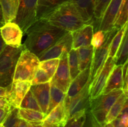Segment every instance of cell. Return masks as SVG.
I'll return each mask as SVG.
<instances>
[{
  "label": "cell",
  "instance_id": "cell-1",
  "mask_svg": "<svg viewBox=\"0 0 128 127\" xmlns=\"http://www.w3.org/2000/svg\"><path fill=\"white\" fill-rule=\"evenodd\" d=\"M68 32L52 26L44 19L36 20L25 33L26 38L22 45L25 49L38 57Z\"/></svg>",
  "mask_w": 128,
  "mask_h": 127
},
{
  "label": "cell",
  "instance_id": "cell-2",
  "mask_svg": "<svg viewBox=\"0 0 128 127\" xmlns=\"http://www.w3.org/2000/svg\"><path fill=\"white\" fill-rule=\"evenodd\" d=\"M43 19L52 26L70 32L86 24L79 11L70 1L61 4Z\"/></svg>",
  "mask_w": 128,
  "mask_h": 127
},
{
  "label": "cell",
  "instance_id": "cell-3",
  "mask_svg": "<svg viewBox=\"0 0 128 127\" xmlns=\"http://www.w3.org/2000/svg\"><path fill=\"white\" fill-rule=\"evenodd\" d=\"M23 45L18 48L7 46L0 54V87H9L13 82L15 67L22 50Z\"/></svg>",
  "mask_w": 128,
  "mask_h": 127
},
{
  "label": "cell",
  "instance_id": "cell-4",
  "mask_svg": "<svg viewBox=\"0 0 128 127\" xmlns=\"http://www.w3.org/2000/svg\"><path fill=\"white\" fill-rule=\"evenodd\" d=\"M40 62L38 56L28 50L24 49L16 63L13 82H31L38 69Z\"/></svg>",
  "mask_w": 128,
  "mask_h": 127
},
{
  "label": "cell",
  "instance_id": "cell-5",
  "mask_svg": "<svg viewBox=\"0 0 128 127\" xmlns=\"http://www.w3.org/2000/svg\"><path fill=\"white\" fill-rule=\"evenodd\" d=\"M122 93V89L114 90L107 94H101L90 100V112L98 123L102 125L104 124L110 108Z\"/></svg>",
  "mask_w": 128,
  "mask_h": 127
},
{
  "label": "cell",
  "instance_id": "cell-6",
  "mask_svg": "<svg viewBox=\"0 0 128 127\" xmlns=\"http://www.w3.org/2000/svg\"><path fill=\"white\" fill-rule=\"evenodd\" d=\"M38 0H20L15 22L25 34L29 27L36 21V7Z\"/></svg>",
  "mask_w": 128,
  "mask_h": 127
},
{
  "label": "cell",
  "instance_id": "cell-7",
  "mask_svg": "<svg viewBox=\"0 0 128 127\" xmlns=\"http://www.w3.org/2000/svg\"><path fill=\"white\" fill-rule=\"evenodd\" d=\"M118 31V30L113 28L111 31L108 32L106 39L103 44L100 48L94 49L92 60L90 65V84L102 68L106 59L108 57L111 41Z\"/></svg>",
  "mask_w": 128,
  "mask_h": 127
},
{
  "label": "cell",
  "instance_id": "cell-8",
  "mask_svg": "<svg viewBox=\"0 0 128 127\" xmlns=\"http://www.w3.org/2000/svg\"><path fill=\"white\" fill-rule=\"evenodd\" d=\"M90 82L89 80L84 87L77 94L70 99L65 97L64 101L67 110L68 118L76 113L90 108Z\"/></svg>",
  "mask_w": 128,
  "mask_h": 127
},
{
  "label": "cell",
  "instance_id": "cell-9",
  "mask_svg": "<svg viewBox=\"0 0 128 127\" xmlns=\"http://www.w3.org/2000/svg\"><path fill=\"white\" fill-rule=\"evenodd\" d=\"M115 64L114 59L108 57L102 68L96 76L90 85V100L96 98L102 93L108 79L112 72Z\"/></svg>",
  "mask_w": 128,
  "mask_h": 127
},
{
  "label": "cell",
  "instance_id": "cell-10",
  "mask_svg": "<svg viewBox=\"0 0 128 127\" xmlns=\"http://www.w3.org/2000/svg\"><path fill=\"white\" fill-rule=\"evenodd\" d=\"M68 53V52H64L60 57V62L58 68L50 81L58 88L66 93L68 90L71 82Z\"/></svg>",
  "mask_w": 128,
  "mask_h": 127
},
{
  "label": "cell",
  "instance_id": "cell-11",
  "mask_svg": "<svg viewBox=\"0 0 128 127\" xmlns=\"http://www.w3.org/2000/svg\"><path fill=\"white\" fill-rule=\"evenodd\" d=\"M72 39L71 32H68L61 37L53 46L38 56L40 62L52 59L60 58L64 52H69L72 47Z\"/></svg>",
  "mask_w": 128,
  "mask_h": 127
},
{
  "label": "cell",
  "instance_id": "cell-12",
  "mask_svg": "<svg viewBox=\"0 0 128 127\" xmlns=\"http://www.w3.org/2000/svg\"><path fill=\"white\" fill-rule=\"evenodd\" d=\"M0 34L5 44L7 46L18 48L22 45L23 33L15 22L11 21L5 23L0 28Z\"/></svg>",
  "mask_w": 128,
  "mask_h": 127
},
{
  "label": "cell",
  "instance_id": "cell-13",
  "mask_svg": "<svg viewBox=\"0 0 128 127\" xmlns=\"http://www.w3.org/2000/svg\"><path fill=\"white\" fill-rule=\"evenodd\" d=\"M31 86V82L28 81H14L8 87L6 96L10 105L13 108H20L22 99L30 90Z\"/></svg>",
  "mask_w": 128,
  "mask_h": 127
},
{
  "label": "cell",
  "instance_id": "cell-14",
  "mask_svg": "<svg viewBox=\"0 0 128 127\" xmlns=\"http://www.w3.org/2000/svg\"><path fill=\"white\" fill-rule=\"evenodd\" d=\"M123 0H111L106 7L101 20L99 21L98 30L108 33L113 29L118 13Z\"/></svg>",
  "mask_w": 128,
  "mask_h": 127
},
{
  "label": "cell",
  "instance_id": "cell-15",
  "mask_svg": "<svg viewBox=\"0 0 128 127\" xmlns=\"http://www.w3.org/2000/svg\"><path fill=\"white\" fill-rule=\"evenodd\" d=\"M94 29L92 24H86L71 32L72 39V47L78 49L82 47H86L91 45V40L93 36Z\"/></svg>",
  "mask_w": 128,
  "mask_h": 127
},
{
  "label": "cell",
  "instance_id": "cell-16",
  "mask_svg": "<svg viewBox=\"0 0 128 127\" xmlns=\"http://www.w3.org/2000/svg\"><path fill=\"white\" fill-rule=\"evenodd\" d=\"M30 90L34 96L42 113L46 115L50 103V82L42 84L31 85Z\"/></svg>",
  "mask_w": 128,
  "mask_h": 127
},
{
  "label": "cell",
  "instance_id": "cell-17",
  "mask_svg": "<svg viewBox=\"0 0 128 127\" xmlns=\"http://www.w3.org/2000/svg\"><path fill=\"white\" fill-rule=\"evenodd\" d=\"M97 0H70L81 14L86 24L93 23V14Z\"/></svg>",
  "mask_w": 128,
  "mask_h": 127
},
{
  "label": "cell",
  "instance_id": "cell-18",
  "mask_svg": "<svg viewBox=\"0 0 128 127\" xmlns=\"http://www.w3.org/2000/svg\"><path fill=\"white\" fill-rule=\"evenodd\" d=\"M90 66L84 70L81 71L70 83V87L66 93V98L70 99L77 94L90 80Z\"/></svg>",
  "mask_w": 128,
  "mask_h": 127
},
{
  "label": "cell",
  "instance_id": "cell-19",
  "mask_svg": "<svg viewBox=\"0 0 128 127\" xmlns=\"http://www.w3.org/2000/svg\"><path fill=\"white\" fill-rule=\"evenodd\" d=\"M68 1L70 0H38L36 20L44 18L59 6Z\"/></svg>",
  "mask_w": 128,
  "mask_h": 127
},
{
  "label": "cell",
  "instance_id": "cell-20",
  "mask_svg": "<svg viewBox=\"0 0 128 127\" xmlns=\"http://www.w3.org/2000/svg\"><path fill=\"white\" fill-rule=\"evenodd\" d=\"M68 119V115L63 100L46 115L43 122L60 124L63 127Z\"/></svg>",
  "mask_w": 128,
  "mask_h": 127
},
{
  "label": "cell",
  "instance_id": "cell-21",
  "mask_svg": "<svg viewBox=\"0 0 128 127\" xmlns=\"http://www.w3.org/2000/svg\"><path fill=\"white\" fill-rule=\"evenodd\" d=\"M122 66L115 65L106 82L102 94H107L116 89H122Z\"/></svg>",
  "mask_w": 128,
  "mask_h": 127
},
{
  "label": "cell",
  "instance_id": "cell-22",
  "mask_svg": "<svg viewBox=\"0 0 128 127\" xmlns=\"http://www.w3.org/2000/svg\"><path fill=\"white\" fill-rule=\"evenodd\" d=\"M19 4L20 0H0V6L5 23L11 22L14 19Z\"/></svg>",
  "mask_w": 128,
  "mask_h": 127
},
{
  "label": "cell",
  "instance_id": "cell-23",
  "mask_svg": "<svg viewBox=\"0 0 128 127\" xmlns=\"http://www.w3.org/2000/svg\"><path fill=\"white\" fill-rule=\"evenodd\" d=\"M80 72L90 67L92 60L94 48L91 45L86 47H82L76 49Z\"/></svg>",
  "mask_w": 128,
  "mask_h": 127
},
{
  "label": "cell",
  "instance_id": "cell-24",
  "mask_svg": "<svg viewBox=\"0 0 128 127\" xmlns=\"http://www.w3.org/2000/svg\"><path fill=\"white\" fill-rule=\"evenodd\" d=\"M128 102V94H126L123 92L120 97H118L116 102H114L111 108H110L107 116H106V120H105V123H111L114 120L118 118L119 115L120 114L122 111L123 107L124 106L125 103Z\"/></svg>",
  "mask_w": 128,
  "mask_h": 127
},
{
  "label": "cell",
  "instance_id": "cell-25",
  "mask_svg": "<svg viewBox=\"0 0 128 127\" xmlns=\"http://www.w3.org/2000/svg\"><path fill=\"white\" fill-rule=\"evenodd\" d=\"M19 117L28 123H40L43 122L45 115L42 112L32 110L19 108L18 111Z\"/></svg>",
  "mask_w": 128,
  "mask_h": 127
},
{
  "label": "cell",
  "instance_id": "cell-26",
  "mask_svg": "<svg viewBox=\"0 0 128 127\" xmlns=\"http://www.w3.org/2000/svg\"><path fill=\"white\" fill-rule=\"evenodd\" d=\"M66 93L50 82V96L48 113L64 100Z\"/></svg>",
  "mask_w": 128,
  "mask_h": 127
},
{
  "label": "cell",
  "instance_id": "cell-27",
  "mask_svg": "<svg viewBox=\"0 0 128 127\" xmlns=\"http://www.w3.org/2000/svg\"><path fill=\"white\" fill-rule=\"evenodd\" d=\"M128 22L125 24L121 28H120L115 34L114 36L111 41V45H110V52H109L108 57H113L114 59L116 57V53L118 51L120 46L121 45L122 40L123 39L124 35L125 32L128 31Z\"/></svg>",
  "mask_w": 128,
  "mask_h": 127
},
{
  "label": "cell",
  "instance_id": "cell-28",
  "mask_svg": "<svg viewBox=\"0 0 128 127\" xmlns=\"http://www.w3.org/2000/svg\"><path fill=\"white\" fill-rule=\"evenodd\" d=\"M128 31L125 32L123 39L122 40L121 45L120 46L118 51L116 53V57L114 58L115 64L116 65H122L128 61Z\"/></svg>",
  "mask_w": 128,
  "mask_h": 127
},
{
  "label": "cell",
  "instance_id": "cell-29",
  "mask_svg": "<svg viewBox=\"0 0 128 127\" xmlns=\"http://www.w3.org/2000/svg\"><path fill=\"white\" fill-rule=\"evenodd\" d=\"M128 0H123L118 13L116 21L114 24L113 28L119 30L125 24L128 22Z\"/></svg>",
  "mask_w": 128,
  "mask_h": 127
},
{
  "label": "cell",
  "instance_id": "cell-30",
  "mask_svg": "<svg viewBox=\"0 0 128 127\" xmlns=\"http://www.w3.org/2000/svg\"><path fill=\"white\" fill-rule=\"evenodd\" d=\"M68 65L70 76L72 80L81 72L79 68V62L76 49H71L70 52L68 53Z\"/></svg>",
  "mask_w": 128,
  "mask_h": 127
},
{
  "label": "cell",
  "instance_id": "cell-31",
  "mask_svg": "<svg viewBox=\"0 0 128 127\" xmlns=\"http://www.w3.org/2000/svg\"><path fill=\"white\" fill-rule=\"evenodd\" d=\"M89 109L81 111L74 114L72 117L68 118L62 127H82L86 120V112Z\"/></svg>",
  "mask_w": 128,
  "mask_h": 127
},
{
  "label": "cell",
  "instance_id": "cell-32",
  "mask_svg": "<svg viewBox=\"0 0 128 127\" xmlns=\"http://www.w3.org/2000/svg\"><path fill=\"white\" fill-rule=\"evenodd\" d=\"M20 108H24V109L32 110L38 111V112H41V110L34 96L33 95L31 91L30 90L27 92L26 95L24 96L22 99L21 104H20Z\"/></svg>",
  "mask_w": 128,
  "mask_h": 127
},
{
  "label": "cell",
  "instance_id": "cell-33",
  "mask_svg": "<svg viewBox=\"0 0 128 127\" xmlns=\"http://www.w3.org/2000/svg\"><path fill=\"white\" fill-rule=\"evenodd\" d=\"M59 62H60V58L52 59L41 61L40 62L39 68L43 70L51 79L56 72Z\"/></svg>",
  "mask_w": 128,
  "mask_h": 127
},
{
  "label": "cell",
  "instance_id": "cell-34",
  "mask_svg": "<svg viewBox=\"0 0 128 127\" xmlns=\"http://www.w3.org/2000/svg\"><path fill=\"white\" fill-rule=\"evenodd\" d=\"M18 108H12L9 112L2 122L4 127H16L19 123L20 118L18 115Z\"/></svg>",
  "mask_w": 128,
  "mask_h": 127
},
{
  "label": "cell",
  "instance_id": "cell-35",
  "mask_svg": "<svg viewBox=\"0 0 128 127\" xmlns=\"http://www.w3.org/2000/svg\"><path fill=\"white\" fill-rule=\"evenodd\" d=\"M111 0H97L95 4L93 14V22H99L101 20L106 7Z\"/></svg>",
  "mask_w": 128,
  "mask_h": 127
},
{
  "label": "cell",
  "instance_id": "cell-36",
  "mask_svg": "<svg viewBox=\"0 0 128 127\" xmlns=\"http://www.w3.org/2000/svg\"><path fill=\"white\" fill-rule=\"evenodd\" d=\"M108 33H105L103 31L100 30H96L94 32L91 40V46L94 49H97L100 48L105 42Z\"/></svg>",
  "mask_w": 128,
  "mask_h": 127
},
{
  "label": "cell",
  "instance_id": "cell-37",
  "mask_svg": "<svg viewBox=\"0 0 128 127\" xmlns=\"http://www.w3.org/2000/svg\"><path fill=\"white\" fill-rule=\"evenodd\" d=\"M51 78L49 77L48 75L41 68H38L36 71V74L34 77L33 79L31 82V85H38L42 84V83H47L51 81Z\"/></svg>",
  "mask_w": 128,
  "mask_h": 127
},
{
  "label": "cell",
  "instance_id": "cell-38",
  "mask_svg": "<svg viewBox=\"0 0 128 127\" xmlns=\"http://www.w3.org/2000/svg\"><path fill=\"white\" fill-rule=\"evenodd\" d=\"M128 62L126 61L122 66V90L126 94H128Z\"/></svg>",
  "mask_w": 128,
  "mask_h": 127
},
{
  "label": "cell",
  "instance_id": "cell-39",
  "mask_svg": "<svg viewBox=\"0 0 128 127\" xmlns=\"http://www.w3.org/2000/svg\"><path fill=\"white\" fill-rule=\"evenodd\" d=\"M13 107L10 105L7 98L4 97H0V108L2 109L11 110Z\"/></svg>",
  "mask_w": 128,
  "mask_h": 127
},
{
  "label": "cell",
  "instance_id": "cell-40",
  "mask_svg": "<svg viewBox=\"0 0 128 127\" xmlns=\"http://www.w3.org/2000/svg\"><path fill=\"white\" fill-rule=\"evenodd\" d=\"M11 110L2 109V108H0V124H2L3 121L4 120L5 118H6V116H7V115L8 114L9 112H10Z\"/></svg>",
  "mask_w": 128,
  "mask_h": 127
},
{
  "label": "cell",
  "instance_id": "cell-41",
  "mask_svg": "<svg viewBox=\"0 0 128 127\" xmlns=\"http://www.w3.org/2000/svg\"><path fill=\"white\" fill-rule=\"evenodd\" d=\"M42 127H62L61 125L56 124V123H49L46 122H42Z\"/></svg>",
  "mask_w": 128,
  "mask_h": 127
},
{
  "label": "cell",
  "instance_id": "cell-42",
  "mask_svg": "<svg viewBox=\"0 0 128 127\" xmlns=\"http://www.w3.org/2000/svg\"><path fill=\"white\" fill-rule=\"evenodd\" d=\"M111 123L113 125L114 127H126L123 124H122V123H121L118 117L116 118L115 120H114Z\"/></svg>",
  "mask_w": 128,
  "mask_h": 127
},
{
  "label": "cell",
  "instance_id": "cell-43",
  "mask_svg": "<svg viewBox=\"0 0 128 127\" xmlns=\"http://www.w3.org/2000/svg\"><path fill=\"white\" fill-rule=\"evenodd\" d=\"M16 127H29V123L23 120L20 119Z\"/></svg>",
  "mask_w": 128,
  "mask_h": 127
},
{
  "label": "cell",
  "instance_id": "cell-44",
  "mask_svg": "<svg viewBox=\"0 0 128 127\" xmlns=\"http://www.w3.org/2000/svg\"><path fill=\"white\" fill-rule=\"evenodd\" d=\"M8 94V88L0 87V97H6Z\"/></svg>",
  "mask_w": 128,
  "mask_h": 127
},
{
  "label": "cell",
  "instance_id": "cell-45",
  "mask_svg": "<svg viewBox=\"0 0 128 127\" xmlns=\"http://www.w3.org/2000/svg\"><path fill=\"white\" fill-rule=\"evenodd\" d=\"M4 24H5V21H4V19L2 9H1V6H0V28H1V27H2Z\"/></svg>",
  "mask_w": 128,
  "mask_h": 127
},
{
  "label": "cell",
  "instance_id": "cell-46",
  "mask_svg": "<svg viewBox=\"0 0 128 127\" xmlns=\"http://www.w3.org/2000/svg\"><path fill=\"white\" fill-rule=\"evenodd\" d=\"M6 46V45L5 44L4 42L3 41V40H2V37H1V34H0V54H1V52L3 51L4 48V47Z\"/></svg>",
  "mask_w": 128,
  "mask_h": 127
},
{
  "label": "cell",
  "instance_id": "cell-47",
  "mask_svg": "<svg viewBox=\"0 0 128 127\" xmlns=\"http://www.w3.org/2000/svg\"><path fill=\"white\" fill-rule=\"evenodd\" d=\"M92 115V114H91ZM92 122H93V125L94 127H103V126L102 125L100 124V123L97 122V121L95 120V118L92 117Z\"/></svg>",
  "mask_w": 128,
  "mask_h": 127
},
{
  "label": "cell",
  "instance_id": "cell-48",
  "mask_svg": "<svg viewBox=\"0 0 128 127\" xmlns=\"http://www.w3.org/2000/svg\"><path fill=\"white\" fill-rule=\"evenodd\" d=\"M33 125V127H42V122H40V123H31Z\"/></svg>",
  "mask_w": 128,
  "mask_h": 127
},
{
  "label": "cell",
  "instance_id": "cell-49",
  "mask_svg": "<svg viewBox=\"0 0 128 127\" xmlns=\"http://www.w3.org/2000/svg\"><path fill=\"white\" fill-rule=\"evenodd\" d=\"M103 127H114L113 125L112 124V123H105L104 124Z\"/></svg>",
  "mask_w": 128,
  "mask_h": 127
},
{
  "label": "cell",
  "instance_id": "cell-50",
  "mask_svg": "<svg viewBox=\"0 0 128 127\" xmlns=\"http://www.w3.org/2000/svg\"><path fill=\"white\" fill-rule=\"evenodd\" d=\"M0 127H4V126L2 125V124H0Z\"/></svg>",
  "mask_w": 128,
  "mask_h": 127
}]
</instances>
